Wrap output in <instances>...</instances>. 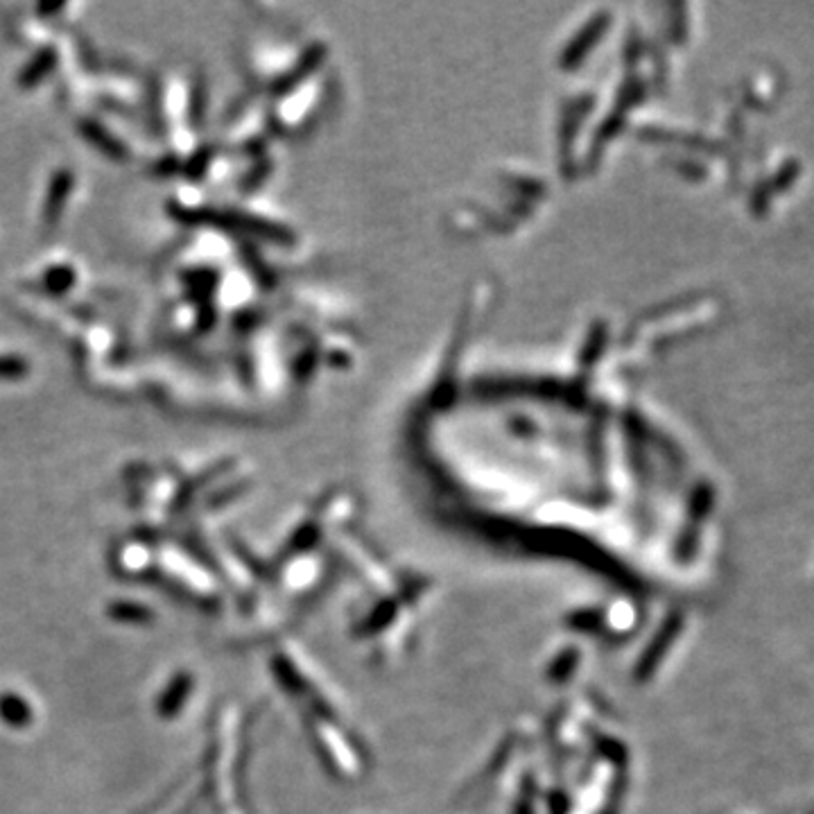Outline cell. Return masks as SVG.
<instances>
[{"mask_svg": "<svg viewBox=\"0 0 814 814\" xmlns=\"http://www.w3.org/2000/svg\"><path fill=\"white\" fill-rule=\"evenodd\" d=\"M188 690H190V679L184 677V674H181V677H177L175 681H172L168 695L161 697V701H159L161 713H168L170 708H179V706H177L179 699L184 701V697L188 695Z\"/></svg>", "mask_w": 814, "mask_h": 814, "instance_id": "cell-1", "label": "cell"}]
</instances>
